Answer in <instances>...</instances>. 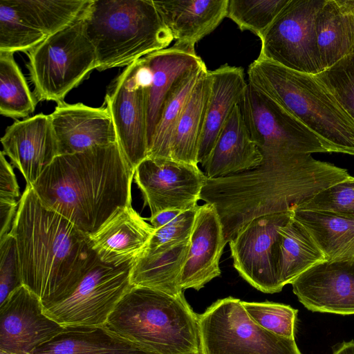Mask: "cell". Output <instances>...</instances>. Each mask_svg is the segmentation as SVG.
Returning a JSON list of instances; mask_svg holds the SVG:
<instances>
[{"instance_id":"obj_1","label":"cell","mask_w":354,"mask_h":354,"mask_svg":"<svg viewBox=\"0 0 354 354\" xmlns=\"http://www.w3.org/2000/svg\"><path fill=\"white\" fill-rule=\"evenodd\" d=\"M350 175L310 153L263 160L258 167L207 179L201 200L216 207L226 243L254 218L293 211Z\"/></svg>"},{"instance_id":"obj_2","label":"cell","mask_w":354,"mask_h":354,"mask_svg":"<svg viewBox=\"0 0 354 354\" xmlns=\"http://www.w3.org/2000/svg\"><path fill=\"white\" fill-rule=\"evenodd\" d=\"M133 176L115 142L57 156L31 186L47 208L89 236L131 205Z\"/></svg>"},{"instance_id":"obj_3","label":"cell","mask_w":354,"mask_h":354,"mask_svg":"<svg viewBox=\"0 0 354 354\" xmlns=\"http://www.w3.org/2000/svg\"><path fill=\"white\" fill-rule=\"evenodd\" d=\"M9 233L16 241L23 285L44 308L67 297L98 259L88 236L47 208L30 185L19 198Z\"/></svg>"},{"instance_id":"obj_4","label":"cell","mask_w":354,"mask_h":354,"mask_svg":"<svg viewBox=\"0 0 354 354\" xmlns=\"http://www.w3.org/2000/svg\"><path fill=\"white\" fill-rule=\"evenodd\" d=\"M248 83L292 114L334 152L354 156V120L315 75L259 57Z\"/></svg>"},{"instance_id":"obj_5","label":"cell","mask_w":354,"mask_h":354,"mask_svg":"<svg viewBox=\"0 0 354 354\" xmlns=\"http://www.w3.org/2000/svg\"><path fill=\"white\" fill-rule=\"evenodd\" d=\"M104 326L157 354H201L198 315L183 293L132 286Z\"/></svg>"},{"instance_id":"obj_6","label":"cell","mask_w":354,"mask_h":354,"mask_svg":"<svg viewBox=\"0 0 354 354\" xmlns=\"http://www.w3.org/2000/svg\"><path fill=\"white\" fill-rule=\"evenodd\" d=\"M82 17L100 71L127 66L174 40L153 0H90Z\"/></svg>"},{"instance_id":"obj_7","label":"cell","mask_w":354,"mask_h":354,"mask_svg":"<svg viewBox=\"0 0 354 354\" xmlns=\"http://www.w3.org/2000/svg\"><path fill=\"white\" fill-rule=\"evenodd\" d=\"M82 15L28 53L37 100L64 102L66 95L97 68L95 50L85 32Z\"/></svg>"},{"instance_id":"obj_8","label":"cell","mask_w":354,"mask_h":354,"mask_svg":"<svg viewBox=\"0 0 354 354\" xmlns=\"http://www.w3.org/2000/svg\"><path fill=\"white\" fill-rule=\"evenodd\" d=\"M198 317L201 354H301L295 339L256 324L239 299H218Z\"/></svg>"},{"instance_id":"obj_9","label":"cell","mask_w":354,"mask_h":354,"mask_svg":"<svg viewBox=\"0 0 354 354\" xmlns=\"http://www.w3.org/2000/svg\"><path fill=\"white\" fill-rule=\"evenodd\" d=\"M239 105L262 160L296 153L334 152L299 120L249 83Z\"/></svg>"},{"instance_id":"obj_10","label":"cell","mask_w":354,"mask_h":354,"mask_svg":"<svg viewBox=\"0 0 354 354\" xmlns=\"http://www.w3.org/2000/svg\"><path fill=\"white\" fill-rule=\"evenodd\" d=\"M133 263L113 266L99 258L64 299L44 308L63 327L104 326L118 302L132 286Z\"/></svg>"},{"instance_id":"obj_11","label":"cell","mask_w":354,"mask_h":354,"mask_svg":"<svg viewBox=\"0 0 354 354\" xmlns=\"http://www.w3.org/2000/svg\"><path fill=\"white\" fill-rule=\"evenodd\" d=\"M152 73L144 57L126 66L105 97L118 143L131 168L148 156V88Z\"/></svg>"},{"instance_id":"obj_12","label":"cell","mask_w":354,"mask_h":354,"mask_svg":"<svg viewBox=\"0 0 354 354\" xmlns=\"http://www.w3.org/2000/svg\"><path fill=\"white\" fill-rule=\"evenodd\" d=\"M325 0H290L261 39L259 57L316 75L324 71L315 19Z\"/></svg>"},{"instance_id":"obj_13","label":"cell","mask_w":354,"mask_h":354,"mask_svg":"<svg viewBox=\"0 0 354 354\" xmlns=\"http://www.w3.org/2000/svg\"><path fill=\"white\" fill-rule=\"evenodd\" d=\"M293 216V211L254 218L229 241L233 266L251 286L264 293L283 288L279 277L281 227Z\"/></svg>"},{"instance_id":"obj_14","label":"cell","mask_w":354,"mask_h":354,"mask_svg":"<svg viewBox=\"0 0 354 354\" xmlns=\"http://www.w3.org/2000/svg\"><path fill=\"white\" fill-rule=\"evenodd\" d=\"M133 179L151 216L165 209L185 212L196 208L207 180L198 165L151 157L136 167Z\"/></svg>"},{"instance_id":"obj_15","label":"cell","mask_w":354,"mask_h":354,"mask_svg":"<svg viewBox=\"0 0 354 354\" xmlns=\"http://www.w3.org/2000/svg\"><path fill=\"white\" fill-rule=\"evenodd\" d=\"M63 329L44 313L40 299L24 285L0 304L1 350L30 354Z\"/></svg>"},{"instance_id":"obj_16","label":"cell","mask_w":354,"mask_h":354,"mask_svg":"<svg viewBox=\"0 0 354 354\" xmlns=\"http://www.w3.org/2000/svg\"><path fill=\"white\" fill-rule=\"evenodd\" d=\"M290 284L311 311L354 315V257L317 263Z\"/></svg>"},{"instance_id":"obj_17","label":"cell","mask_w":354,"mask_h":354,"mask_svg":"<svg viewBox=\"0 0 354 354\" xmlns=\"http://www.w3.org/2000/svg\"><path fill=\"white\" fill-rule=\"evenodd\" d=\"M3 152L32 185L59 155L49 115L39 113L8 127L1 138Z\"/></svg>"},{"instance_id":"obj_18","label":"cell","mask_w":354,"mask_h":354,"mask_svg":"<svg viewBox=\"0 0 354 354\" xmlns=\"http://www.w3.org/2000/svg\"><path fill=\"white\" fill-rule=\"evenodd\" d=\"M49 115L59 155L118 142L114 124L106 107L63 102L57 104Z\"/></svg>"},{"instance_id":"obj_19","label":"cell","mask_w":354,"mask_h":354,"mask_svg":"<svg viewBox=\"0 0 354 354\" xmlns=\"http://www.w3.org/2000/svg\"><path fill=\"white\" fill-rule=\"evenodd\" d=\"M189 241L180 286L183 290H199L221 274L219 261L227 243L214 204L198 206Z\"/></svg>"},{"instance_id":"obj_20","label":"cell","mask_w":354,"mask_h":354,"mask_svg":"<svg viewBox=\"0 0 354 354\" xmlns=\"http://www.w3.org/2000/svg\"><path fill=\"white\" fill-rule=\"evenodd\" d=\"M154 230L129 205L118 210L88 237L92 249L102 262L120 266L134 262L142 254Z\"/></svg>"},{"instance_id":"obj_21","label":"cell","mask_w":354,"mask_h":354,"mask_svg":"<svg viewBox=\"0 0 354 354\" xmlns=\"http://www.w3.org/2000/svg\"><path fill=\"white\" fill-rule=\"evenodd\" d=\"M262 154L252 138L241 106L236 104L223 125L203 167L207 179L217 178L254 169Z\"/></svg>"},{"instance_id":"obj_22","label":"cell","mask_w":354,"mask_h":354,"mask_svg":"<svg viewBox=\"0 0 354 354\" xmlns=\"http://www.w3.org/2000/svg\"><path fill=\"white\" fill-rule=\"evenodd\" d=\"M144 59L152 73V82L148 88L149 144L169 91L185 74L204 62L196 55L194 46L178 41L171 47L150 53Z\"/></svg>"},{"instance_id":"obj_23","label":"cell","mask_w":354,"mask_h":354,"mask_svg":"<svg viewBox=\"0 0 354 354\" xmlns=\"http://www.w3.org/2000/svg\"><path fill=\"white\" fill-rule=\"evenodd\" d=\"M176 41L195 46L227 17L228 0L153 1Z\"/></svg>"},{"instance_id":"obj_24","label":"cell","mask_w":354,"mask_h":354,"mask_svg":"<svg viewBox=\"0 0 354 354\" xmlns=\"http://www.w3.org/2000/svg\"><path fill=\"white\" fill-rule=\"evenodd\" d=\"M210 73L212 91L198 152V162L203 167L231 111L241 102L248 86L241 67L224 64L210 71Z\"/></svg>"},{"instance_id":"obj_25","label":"cell","mask_w":354,"mask_h":354,"mask_svg":"<svg viewBox=\"0 0 354 354\" xmlns=\"http://www.w3.org/2000/svg\"><path fill=\"white\" fill-rule=\"evenodd\" d=\"M30 354H157L106 326H67Z\"/></svg>"},{"instance_id":"obj_26","label":"cell","mask_w":354,"mask_h":354,"mask_svg":"<svg viewBox=\"0 0 354 354\" xmlns=\"http://www.w3.org/2000/svg\"><path fill=\"white\" fill-rule=\"evenodd\" d=\"M189 239L145 250L133 263L131 285L171 295L183 294L180 278L189 248Z\"/></svg>"},{"instance_id":"obj_27","label":"cell","mask_w":354,"mask_h":354,"mask_svg":"<svg viewBox=\"0 0 354 354\" xmlns=\"http://www.w3.org/2000/svg\"><path fill=\"white\" fill-rule=\"evenodd\" d=\"M212 91L210 71L205 68L196 84L176 126L170 158L198 165V152Z\"/></svg>"},{"instance_id":"obj_28","label":"cell","mask_w":354,"mask_h":354,"mask_svg":"<svg viewBox=\"0 0 354 354\" xmlns=\"http://www.w3.org/2000/svg\"><path fill=\"white\" fill-rule=\"evenodd\" d=\"M322 67L328 68L354 49V17L342 0H325L315 19Z\"/></svg>"},{"instance_id":"obj_29","label":"cell","mask_w":354,"mask_h":354,"mask_svg":"<svg viewBox=\"0 0 354 354\" xmlns=\"http://www.w3.org/2000/svg\"><path fill=\"white\" fill-rule=\"evenodd\" d=\"M293 218L309 232L326 261L354 257V216L304 209Z\"/></svg>"},{"instance_id":"obj_30","label":"cell","mask_w":354,"mask_h":354,"mask_svg":"<svg viewBox=\"0 0 354 354\" xmlns=\"http://www.w3.org/2000/svg\"><path fill=\"white\" fill-rule=\"evenodd\" d=\"M279 277L281 286L324 261L325 257L307 229L292 216L279 230Z\"/></svg>"},{"instance_id":"obj_31","label":"cell","mask_w":354,"mask_h":354,"mask_svg":"<svg viewBox=\"0 0 354 354\" xmlns=\"http://www.w3.org/2000/svg\"><path fill=\"white\" fill-rule=\"evenodd\" d=\"M205 68L207 67L203 63L189 71L168 93L149 144L147 157L170 158V145L176 126L192 91Z\"/></svg>"},{"instance_id":"obj_32","label":"cell","mask_w":354,"mask_h":354,"mask_svg":"<svg viewBox=\"0 0 354 354\" xmlns=\"http://www.w3.org/2000/svg\"><path fill=\"white\" fill-rule=\"evenodd\" d=\"M36 104L13 53L0 52V113L13 119L25 118L35 111Z\"/></svg>"},{"instance_id":"obj_33","label":"cell","mask_w":354,"mask_h":354,"mask_svg":"<svg viewBox=\"0 0 354 354\" xmlns=\"http://www.w3.org/2000/svg\"><path fill=\"white\" fill-rule=\"evenodd\" d=\"M90 0H15L32 24L47 36L77 21Z\"/></svg>"},{"instance_id":"obj_34","label":"cell","mask_w":354,"mask_h":354,"mask_svg":"<svg viewBox=\"0 0 354 354\" xmlns=\"http://www.w3.org/2000/svg\"><path fill=\"white\" fill-rule=\"evenodd\" d=\"M47 37L32 24L15 0L0 1V52H30Z\"/></svg>"},{"instance_id":"obj_35","label":"cell","mask_w":354,"mask_h":354,"mask_svg":"<svg viewBox=\"0 0 354 354\" xmlns=\"http://www.w3.org/2000/svg\"><path fill=\"white\" fill-rule=\"evenodd\" d=\"M290 0H228L227 17L261 39Z\"/></svg>"},{"instance_id":"obj_36","label":"cell","mask_w":354,"mask_h":354,"mask_svg":"<svg viewBox=\"0 0 354 354\" xmlns=\"http://www.w3.org/2000/svg\"><path fill=\"white\" fill-rule=\"evenodd\" d=\"M243 306L259 326L281 337L295 339L297 310L290 306L270 301H243Z\"/></svg>"},{"instance_id":"obj_37","label":"cell","mask_w":354,"mask_h":354,"mask_svg":"<svg viewBox=\"0 0 354 354\" xmlns=\"http://www.w3.org/2000/svg\"><path fill=\"white\" fill-rule=\"evenodd\" d=\"M315 75L354 120V49L334 65Z\"/></svg>"},{"instance_id":"obj_38","label":"cell","mask_w":354,"mask_h":354,"mask_svg":"<svg viewBox=\"0 0 354 354\" xmlns=\"http://www.w3.org/2000/svg\"><path fill=\"white\" fill-rule=\"evenodd\" d=\"M296 209L328 212L354 216V177L337 183Z\"/></svg>"},{"instance_id":"obj_39","label":"cell","mask_w":354,"mask_h":354,"mask_svg":"<svg viewBox=\"0 0 354 354\" xmlns=\"http://www.w3.org/2000/svg\"><path fill=\"white\" fill-rule=\"evenodd\" d=\"M22 285L16 241L8 233L0 239V304Z\"/></svg>"},{"instance_id":"obj_40","label":"cell","mask_w":354,"mask_h":354,"mask_svg":"<svg viewBox=\"0 0 354 354\" xmlns=\"http://www.w3.org/2000/svg\"><path fill=\"white\" fill-rule=\"evenodd\" d=\"M198 207L185 211L169 223L155 229L145 250L189 239Z\"/></svg>"},{"instance_id":"obj_41","label":"cell","mask_w":354,"mask_h":354,"mask_svg":"<svg viewBox=\"0 0 354 354\" xmlns=\"http://www.w3.org/2000/svg\"><path fill=\"white\" fill-rule=\"evenodd\" d=\"M21 198L19 187L10 163L3 151L0 153V199L17 200Z\"/></svg>"},{"instance_id":"obj_42","label":"cell","mask_w":354,"mask_h":354,"mask_svg":"<svg viewBox=\"0 0 354 354\" xmlns=\"http://www.w3.org/2000/svg\"><path fill=\"white\" fill-rule=\"evenodd\" d=\"M19 203V200L0 199V239L10 232Z\"/></svg>"},{"instance_id":"obj_43","label":"cell","mask_w":354,"mask_h":354,"mask_svg":"<svg viewBox=\"0 0 354 354\" xmlns=\"http://www.w3.org/2000/svg\"><path fill=\"white\" fill-rule=\"evenodd\" d=\"M183 211L180 209H165L147 218L154 229H158L171 222Z\"/></svg>"},{"instance_id":"obj_44","label":"cell","mask_w":354,"mask_h":354,"mask_svg":"<svg viewBox=\"0 0 354 354\" xmlns=\"http://www.w3.org/2000/svg\"><path fill=\"white\" fill-rule=\"evenodd\" d=\"M333 354H354V340L343 342L334 350Z\"/></svg>"},{"instance_id":"obj_45","label":"cell","mask_w":354,"mask_h":354,"mask_svg":"<svg viewBox=\"0 0 354 354\" xmlns=\"http://www.w3.org/2000/svg\"><path fill=\"white\" fill-rule=\"evenodd\" d=\"M344 5L351 11L354 17V0H342Z\"/></svg>"}]
</instances>
